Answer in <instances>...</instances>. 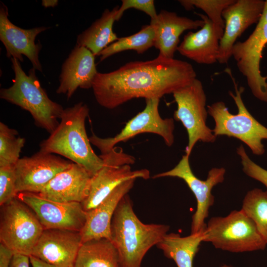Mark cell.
Returning a JSON list of instances; mask_svg holds the SVG:
<instances>
[{
  "mask_svg": "<svg viewBox=\"0 0 267 267\" xmlns=\"http://www.w3.org/2000/svg\"><path fill=\"white\" fill-rule=\"evenodd\" d=\"M196 78L191 64L158 56L151 60L128 62L109 73L97 72L92 89L97 103L112 109L135 98L160 99Z\"/></svg>",
  "mask_w": 267,
  "mask_h": 267,
  "instance_id": "1",
  "label": "cell"
},
{
  "mask_svg": "<svg viewBox=\"0 0 267 267\" xmlns=\"http://www.w3.org/2000/svg\"><path fill=\"white\" fill-rule=\"evenodd\" d=\"M89 109L83 102L64 109L55 130L40 144V151L57 154L85 168L92 177L103 160L91 146L86 129Z\"/></svg>",
  "mask_w": 267,
  "mask_h": 267,
  "instance_id": "2",
  "label": "cell"
},
{
  "mask_svg": "<svg viewBox=\"0 0 267 267\" xmlns=\"http://www.w3.org/2000/svg\"><path fill=\"white\" fill-rule=\"evenodd\" d=\"M170 226L145 224L135 214L129 196L119 203L111 224V241L118 253L121 267H141L147 252L167 234Z\"/></svg>",
  "mask_w": 267,
  "mask_h": 267,
  "instance_id": "3",
  "label": "cell"
},
{
  "mask_svg": "<svg viewBox=\"0 0 267 267\" xmlns=\"http://www.w3.org/2000/svg\"><path fill=\"white\" fill-rule=\"evenodd\" d=\"M10 60L15 78L11 86L0 89V98L28 111L37 126L51 134L58 126V119H60L64 108L48 97L34 68L26 74L19 60L14 58Z\"/></svg>",
  "mask_w": 267,
  "mask_h": 267,
  "instance_id": "4",
  "label": "cell"
},
{
  "mask_svg": "<svg viewBox=\"0 0 267 267\" xmlns=\"http://www.w3.org/2000/svg\"><path fill=\"white\" fill-rule=\"evenodd\" d=\"M233 83L235 94L229 91L238 109L236 114L231 113L225 103L217 101L207 106L208 113L213 118L215 126L214 135H226L243 142L257 155H261L265 149L262 141L267 139V128L259 123L249 112L243 101V87L239 89L230 69L226 70Z\"/></svg>",
  "mask_w": 267,
  "mask_h": 267,
  "instance_id": "5",
  "label": "cell"
},
{
  "mask_svg": "<svg viewBox=\"0 0 267 267\" xmlns=\"http://www.w3.org/2000/svg\"><path fill=\"white\" fill-rule=\"evenodd\" d=\"M204 242L232 253L264 250L267 246L253 221L241 209L225 217L211 218L203 231Z\"/></svg>",
  "mask_w": 267,
  "mask_h": 267,
  "instance_id": "6",
  "label": "cell"
},
{
  "mask_svg": "<svg viewBox=\"0 0 267 267\" xmlns=\"http://www.w3.org/2000/svg\"><path fill=\"white\" fill-rule=\"evenodd\" d=\"M44 230L34 212L17 197L1 206L0 243L14 254L31 256Z\"/></svg>",
  "mask_w": 267,
  "mask_h": 267,
  "instance_id": "7",
  "label": "cell"
},
{
  "mask_svg": "<svg viewBox=\"0 0 267 267\" xmlns=\"http://www.w3.org/2000/svg\"><path fill=\"white\" fill-rule=\"evenodd\" d=\"M99 156L103 160V165L91 177L88 195L81 203L85 212L95 208L123 181L150 177L149 171L146 169L132 170L131 165L135 162V158L125 153L121 147L115 146Z\"/></svg>",
  "mask_w": 267,
  "mask_h": 267,
  "instance_id": "8",
  "label": "cell"
},
{
  "mask_svg": "<svg viewBox=\"0 0 267 267\" xmlns=\"http://www.w3.org/2000/svg\"><path fill=\"white\" fill-rule=\"evenodd\" d=\"M173 94L177 104L174 118L180 121L187 131L188 141L185 152L189 156L198 141L214 142L216 139L213 130L206 125L208 113L206 108V94L202 82L196 78Z\"/></svg>",
  "mask_w": 267,
  "mask_h": 267,
  "instance_id": "9",
  "label": "cell"
},
{
  "mask_svg": "<svg viewBox=\"0 0 267 267\" xmlns=\"http://www.w3.org/2000/svg\"><path fill=\"white\" fill-rule=\"evenodd\" d=\"M159 102L160 98L146 99L144 109L129 120L119 134L114 137L101 138L92 133L89 137L91 144L103 154L112 150L117 144L146 133L160 135L167 146H172L174 142V119H163L161 117L158 109Z\"/></svg>",
  "mask_w": 267,
  "mask_h": 267,
  "instance_id": "10",
  "label": "cell"
},
{
  "mask_svg": "<svg viewBox=\"0 0 267 267\" xmlns=\"http://www.w3.org/2000/svg\"><path fill=\"white\" fill-rule=\"evenodd\" d=\"M267 44V22L260 19L250 36L243 42H236L232 49V56L239 71L246 78L253 94L267 102V76L260 71V61Z\"/></svg>",
  "mask_w": 267,
  "mask_h": 267,
  "instance_id": "11",
  "label": "cell"
},
{
  "mask_svg": "<svg viewBox=\"0 0 267 267\" xmlns=\"http://www.w3.org/2000/svg\"><path fill=\"white\" fill-rule=\"evenodd\" d=\"M189 156L183 155L178 163L170 171L158 174L153 178L166 177H177L183 179L194 195L197 208L192 218L191 233L205 229V220L208 217L209 209L214 203L212 194L213 188L224 180L225 170L223 168H214L208 172L207 179H199L190 167Z\"/></svg>",
  "mask_w": 267,
  "mask_h": 267,
  "instance_id": "12",
  "label": "cell"
},
{
  "mask_svg": "<svg viewBox=\"0 0 267 267\" xmlns=\"http://www.w3.org/2000/svg\"><path fill=\"white\" fill-rule=\"evenodd\" d=\"M17 197L29 207L45 229L81 231L86 220V212L81 203H60L49 200L37 193L20 192Z\"/></svg>",
  "mask_w": 267,
  "mask_h": 267,
  "instance_id": "13",
  "label": "cell"
},
{
  "mask_svg": "<svg viewBox=\"0 0 267 267\" xmlns=\"http://www.w3.org/2000/svg\"><path fill=\"white\" fill-rule=\"evenodd\" d=\"M72 163L70 160L41 151L31 156L20 158L15 165L17 193H39L57 174Z\"/></svg>",
  "mask_w": 267,
  "mask_h": 267,
  "instance_id": "14",
  "label": "cell"
},
{
  "mask_svg": "<svg viewBox=\"0 0 267 267\" xmlns=\"http://www.w3.org/2000/svg\"><path fill=\"white\" fill-rule=\"evenodd\" d=\"M265 3L263 0H235L223 10L222 16L225 26L220 42L218 62H228L236 40L249 27L258 23Z\"/></svg>",
  "mask_w": 267,
  "mask_h": 267,
  "instance_id": "15",
  "label": "cell"
},
{
  "mask_svg": "<svg viewBox=\"0 0 267 267\" xmlns=\"http://www.w3.org/2000/svg\"><path fill=\"white\" fill-rule=\"evenodd\" d=\"M0 8V40L6 49L8 58H14L23 62V55L31 61L33 68L42 72L39 60L42 48L40 43L36 44V37L41 33L50 28L49 27H37L24 29L13 24L8 19L7 7L1 3Z\"/></svg>",
  "mask_w": 267,
  "mask_h": 267,
  "instance_id": "16",
  "label": "cell"
},
{
  "mask_svg": "<svg viewBox=\"0 0 267 267\" xmlns=\"http://www.w3.org/2000/svg\"><path fill=\"white\" fill-rule=\"evenodd\" d=\"M82 244L80 231L45 229L34 247L31 256L58 267H74Z\"/></svg>",
  "mask_w": 267,
  "mask_h": 267,
  "instance_id": "17",
  "label": "cell"
},
{
  "mask_svg": "<svg viewBox=\"0 0 267 267\" xmlns=\"http://www.w3.org/2000/svg\"><path fill=\"white\" fill-rule=\"evenodd\" d=\"M91 177L83 166L73 163L57 174L37 194L55 202L82 203L88 195Z\"/></svg>",
  "mask_w": 267,
  "mask_h": 267,
  "instance_id": "18",
  "label": "cell"
},
{
  "mask_svg": "<svg viewBox=\"0 0 267 267\" xmlns=\"http://www.w3.org/2000/svg\"><path fill=\"white\" fill-rule=\"evenodd\" d=\"M94 56L86 47L76 45L62 64L56 93L66 94L69 99L79 88H92L98 72Z\"/></svg>",
  "mask_w": 267,
  "mask_h": 267,
  "instance_id": "19",
  "label": "cell"
},
{
  "mask_svg": "<svg viewBox=\"0 0 267 267\" xmlns=\"http://www.w3.org/2000/svg\"><path fill=\"white\" fill-rule=\"evenodd\" d=\"M195 14L204 21V25L197 32L186 34L177 50L197 63L212 64L218 62L220 42L224 29L215 25L206 15Z\"/></svg>",
  "mask_w": 267,
  "mask_h": 267,
  "instance_id": "20",
  "label": "cell"
},
{
  "mask_svg": "<svg viewBox=\"0 0 267 267\" xmlns=\"http://www.w3.org/2000/svg\"><path fill=\"white\" fill-rule=\"evenodd\" d=\"M136 179L121 183L98 206L86 212V222L80 231L82 243L102 238L111 240V224L114 214L121 200L133 188Z\"/></svg>",
  "mask_w": 267,
  "mask_h": 267,
  "instance_id": "21",
  "label": "cell"
},
{
  "mask_svg": "<svg viewBox=\"0 0 267 267\" xmlns=\"http://www.w3.org/2000/svg\"><path fill=\"white\" fill-rule=\"evenodd\" d=\"M150 25L154 31V46L159 50L158 56L174 58L181 34L187 30L202 28L204 21L179 16L175 12L162 10L156 18L151 19Z\"/></svg>",
  "mask_w": 267,
  "mask_h": 267,
  "instance_id": "22",
  "label": "cell"
},
{
  "mask_svg": "<svg viewBox=\"0 0 267 267\" xmlns=\"http://www.w3.org/2000/svg\"><path fill=\"white\" fill-rule=\"evenodd\" d=\"M119 7L117 5L111 10L105 9L100 18L78 35L76 45L84 46L98 55L110 44L117 41L119 38L113 32V26Z\"/></svg>",
  "mask_w": 267,
  "mask_h": 267,
  "instance_id": "23",
  "label": "cell"
},
{
  "mask_svg": "<svg viewBox=\"0 0 267 267\" xmlns=\"http://www.w3.org/2000/svg\"><path fill=\"white\" fill-rule=\"evenodd\" d=\"M203 231L185 237L177 233H167L156 246L166 257L173 260L178 267H193L194 258L203 241Z\"/></svg>",
  "mask_w": 267,
  "mask_h": 267,
  "instance_id": "24",
  "label": "cell"
},
{
  "mask_svg": "<svg viewBox=\"0 0 267 267\" xmlns=\"http://www.w3.org/2000/svg\"><path fill=\"white\" fill-rule=\"evenodd\" d=\"M74 267H121L118 251L107 238L89 240L82 243Z\"/></svg>",
  "mask_w": 267,
  "mask_h": 267,
  "instance_id": "25",
  "label": "cell"
},
{
  "mask_svg": "<svg viewBox=\"0 0 267 267\" xmlns=\"http://www.w3.org/2000/svg\"><path fill=\"white\" fill-rule=\"evenodd\" d=\"M155 33L149 24L143 26L137 33L131 36L122 37L109 44L99 54L102 61L116 53L128 50H135L138 54H142L154 46Z\"/></svg>",
  "mask_w": 267,
  "mask_h": 267,
  "instance_id": "26",
  "label": "cell"
},
{
  "mask_svg": "<svg viewBox=\"0 0 267 267\" xmlns=\"http://www.w3.org/2000/svg\"><path fill=\"white\" fill-rule=\"evenodd\" d=\"M241 210L253 221L267 244V190L254 188L249 191L243 200Z\"/></svg>",
  "mask_w": 267,
  "mask_h": 267,
  "instance_id": "27",
  "label": "cell"
},
{
  "mask_svg": "<svg viewBox=\"0 0 267 267\" xmlns=\"http://www.w3.org/2000/svg\"><path fill=\"white\" fill-rule=\"evenodd\" d=\"M25 143L18 132L0 122V167L15 166Z\"/></svg>",
  "mask_w": 267,
  "mask_h": 267,
  "instance_id": "28",
  "label": "cell"
},
{
  "mask_svg": "<svg viewBox=\"0 0 267 267\" xmlns=\"http://www.w3.org/2000/svg\"><path fill=\"white\" fill-rule=\"evenodd\" d=\"M178 1L187 10L192 9L194 6L201 9L212 22L224 29L222 13L235 0H180Z\"/></svg>",
  "mask_w": 267,
  "mask_h": 267,
  "instance_id": "29",
  "label": "cell"
},
{
  "mask_svg": "<svg viewBox=\"0 0 267 267\" xmlns=\"http://www.w3.org/2000/svg\"><path fill=\"white\" fill-rule=\"evenodd\" d=\"M16 182L15 166L0 167V206L17 197Z\"/></svg>",
  "mask_w": 267,
  "mask_h": 267,
  "instance_id": "30",
  "label": "cell"
},
{
  "mask_svg": "<svg viewBox=\"0 0 267 267\" xmlns=\"http://www.w3.org/2000/svg\"><path fill=\"white\" fill-rule=\"evenodd\" d=\"M237 153L241 158L244 173L262 183L267 188V170L256 164L249 158L242 145L237 148Z\"/></svg>",
  "mask_w": 267,
  "mask_h": 267,
  "instance_id": "31",
  "label": "cell"
},
{
  "mask_svg": "<svg viewBox=\"0 0 267 267\" xmlns=\"http://www.w3.org/2000/svg\"><path fill=\"white\" fill-rule=\"evenodd\" d=\"M133 8L145 12L153 19L157 15L153 0H122V4L119 7L116 20L118 21L122 16L125 11Z\"/></svg>",
  "mask_w": 267,
  "mask_h": 267,
  "instance_id": "32",
  "label": "cell"
},
{
  "mask_svg": "<svg viewBox=\"0 0 267 267\" xmlns=\"http://www.w3.org/2000/svg\"><path fill=\"white\" fill-rule=\"evenodd\" d=\"M13 252L2 243L0 244V267H10Z\"/></svg>",
  "mask_w": 267,
  "mask_h": 267,
  "instance_id": "33",
  "label": "cell"
},
{
  "mask_svg": "<svg viewBox=\"0 0 267 267\" xmlns=\"http://www.w3.org/2000/svg\"><path fill=\"white\" fill-rule=\"evenodd\" d=\"M30 264L29 256L14 254L10 267H30Z\"/></svg>",
  "mask_w": 267,
  "mask_h": 267,
  "instance_id": "34",
  "label": "cell"
},
{
  "mask_svg": "<svg viewBox=\"0 0 267 267\" xmlns=\"http://www.w3.org/2000/svg\"><path fill=\"white\" fill-rule=\"evenodd\" d=\"M30 261L32 267H58L45 262L33 256H30Z\"/></svg>",
  "mask_w": 267,
  "mask_h": 267,
  "instance_id": "35",
  "label": "cell"
},
{
  "mask_svg": "<svg viewBox=\"0 0 267 267\" xmlns=\"http://www.w3.org/2000/svg\"><path fill=\"white\" fill-rule=\"evenodd\" d=\"M58 0H43L42 5L45 7H54L57 5Z\"/></svg>",
  "mask_w": 267,
  "mask_h": 267,
  "instance_id": "36",
  "label": "cell"
},
{
  "mask_svg": "<svg viewBox=\"0 0 267 267\" xmlns=\"http://www.w3.org/2000/svg\"><path fill=\"white\" fill-rule=\"evenodd\" d=\"M260 19L267 22V0L265 1L264 8Z\"/></svg>",
  "mask_w": 267,
  "mask_h": 267,
  "instance_id": "37",
  "label": "cell"
},
{
  "mask_svg": "<svg viewBox=\"0 0 267 267\" xmlns=\"http://www.w3.org/2000/svg\"><path fill=\"white\" fill-rule=\"evenodd\" d=\"M221 267H233L229 266V265H223L222 266H221Z\"/></svg>",
  "mask_w": 267,
  "mask_h": 267,
  "instance_id": "38",
  "label": "cell"
}]
</instances>
